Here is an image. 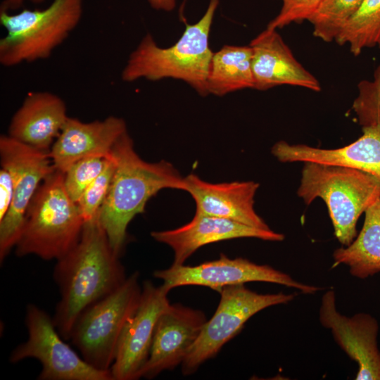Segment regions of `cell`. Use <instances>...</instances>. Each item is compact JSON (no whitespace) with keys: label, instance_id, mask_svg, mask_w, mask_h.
Returning <instances> with one entry per match:
<instances>
[{"label":"cell","instance_id":"obj_14","mask_svg":"<svg viewBox=\"0 0 380 380\" xmlns=\"http://www.w3.org/2000/svg\"><path fill=\"white\" fill-rule=\"evenodd\" d=\"M206 321L200 310L170 304L158 319L149 356L139 377L151 379L182 365Z\"/></svg>","mask_w":380,"mask_h":380},{"label":"cell","instance_id":"obj_11","mask_svg":"<svg viewBox=\"0 0 380 380\" xmlns=\"http://www.w3.org/2000/svg\"><path fill=\"white\" fill-rule=\"evenodd\" d=\"M163 280V286L169 291L187 285L210 288L218 293L222 288L248 282L262 281L293 288L305 294L315 293L322 289L293 279L290 275L267 265H258L242 258H229L224 254L215 260L196 266L172 265L153 272Z\"/></svg>","mask_w":380,"mask_h":380},{"label":"cell","instance_id":"obj_6","mask_svg":"<svg viewBox=\"0 0 380 380\" xmlns=\"http://www.w3.org/2000/svg\"><path fill=\"white\" fill-rule=\"evenodd\" d=\"M84 0H53L42 10L17 13L0 10L6 34L0 40V63L14 67L50 57L79 24Z\"/></svg>","mask_w":380,"mask_h":380},{"label":"cell","instance_id":"obj_24","mask_svg":"<svg viewBox=\"0 0 380 380\" xmlns=\"http://www.w3.org/2000/svg\"><path fill=\"white\" fill-rule=\"evenodd\" d=\"M363 0H323L309 22L315 37L325 42L335 41L347 21Z\"/></svg>","mask_w":380,"mask_h":380},{"label":"cell","instance_id":"obj_18","mask_svg":"<svg viewBox=\"0 0 380 380\" xmlns=\"http://www.w3.org/2000/svg\"><path fill=\"white\" fill-rule=\"evenodd\" d=\"M254 89L291 85L319 91L318 80L294 57L277 30L266 28L251 42Z\"/></svg>","mask_w":380,"mask_h":380},{"label":"cell","instance_id":"obj_29","mask_svg":"<svg viewBox=\"0 0 380 380\" xmlns=\"http://www.w3.org/2000/svg\"><path fill=\"white\" fill-rule=\"evenodd\" d=\"M13 196V182L8 172L0 170V221L6 215L11 204Z\"/></svg>","mask_w":380,"mask_h":380},{"label":"cell","instance_id":"obj_17","mask_svg":"<svg viewBox=\"0 0 380 380\" xmlns=\"http://www.w3.org/2000/svg\"><path fill=\"white\" fill-rule=\"evenodd\" d=\"M126 132L125 122L118 117L89 122L68 117L50 149V156L56 169L64 173L82 158L109 157L114 144Z\"/></svg>","mask_w":380,"mask_h":380},{"label":"cell","instance_id":"obj_16","mask_svg":"<svg viewBox=\"0 0 380 380\" xmlns=\"http://www.w3.org/2000/svg\"><path fill=\"white\" fill-rule=\"evenodd\" d=\"M184 191L196 203V214L231 220L248 226L269 229L254 209L259 184L253 181L213 184L190 174L184 178Z\"/></svg>","mask_w":380,"mask_h":380},{"label":"cell","instance_id":"obj_1","mask_svg":"<svg viewBox=\"0 0 380 380\" xmlns=\"http://www.w3.org/2000/svg\"><path fill=\"white\" fill-rule=\"evenodd\" d=\"M99 217L84 222L81 237L56 260L53 278L61 293L53 320L65 340L80 315L117 289L127 279Z\"/></svg>","mask_w":380,"mask_h":380},{"label":"cell","instance_id":"obj_28","mask_svg":"<svg viewBox=\"0 0 380 380\" xmlns=\"http://www.w3.org/2000/svg\"><path fill=\"white\" fill-rule=\"evenodd\" d=\"M279 13L268 23L267 28L277 30L292 23H300L311 18L323 0H281Z\"/></svg>","mask_w":380,"mask_h":380},{"label":"cell","instance_id":"obj_31","mask_svg":"<svg viewBox=\"0 0 380 380\" xmlns=\"http://www.w3.org/2000/svg\"><path fill=\"white\" fill-rule=\"evenodd\" d=\"M45 1L46 0H3L1 8L9 11L21 7L25 1H30L33 4H39Z\"/></svg>","mask_w":380,"mask_h":380},{"label":"cell","instance_id":"obj_10","mask_svg":"<svg viewBox=\"0 0 380 380\" xmlns=\"http://www.w3.org/2000/svg\"><path fill=\"white\" fill-rule=\"evenodd\" d=\"M25 324L27 340L12 351L11 362L37 359L42 366L40 380H113L110 371L92 367L65 343L53 319L43 310L29 305Z\"/></svg>","mask_w":380,"mask_h":380},{"label":"cell","instance_id":"obj_30","mask_svg":"<svg viewBox=\"0 0 380 380\" xmlns=\"http://www.w3.org/2000/svg\"><path fill=\"white\" fill-rule=\"evenodd\" d=\"M150 6L156 10L171 11L176 6V0H148Z\"/></svg>","mask_w":380,"mask_h":380},{"label":"cell","instance_id":"obj_23","mask_svg":"<svg viewBox=\"0 0 380 380\" xmlns=\"http://www.w3.org/2000/svg\"><path fill=\"white\" fill-rule=\"evenodd\" d=\"M335 42L340 45H348L354 56L360 55L366 48L380 49V0H363Z\"/></svg>","mask_w":380,"mask_h":380},{"label":"cell","instance_id":"obj_7","mask_svg":"<svg viewBox=\"0 0 380 380\" xmlns=\"http://www.w3.org/2000/svg\"><path fill=\"white\" fill-rule=\"evenodd\" d=\"M135 272L114 291L86 308L70 340L92 367L110 371L123 330L139 303L142 286Z\"/></svg>","mask_w":380,"mask_h":380},{"label":"cell","instance_id":"obj_26","mask_svg":"<svg viewBox=\"0 0 380 380\" xmlns=\"http://www.w3.org/2000/svg\"><path fill=\"white\" fill-rule=\"evenodd\" d=\"M110 156L82 158L70 165L64 172V186L72 201L75 203L78 201L86 189L103 171Z\"/></svg>","mask_w":380,"mask_h":380},{"label":"cell","instance_id":"obj_13","mask_svg":"<svg viewBox=\"0 0 380 380\" xmlns=\"http://www.w3.org/2000/svg\"><path fill=\"white\" fill-rule=\"evenodd\" d=\"M169 291L151 281L142 285L138 307L127 323L110 369L113 380L140 379V372L148 360L156 322L170 304Z\"/></svg>","mask_w":380,"mask_h":380},{"label":"cell","instance_id":"obj_15","mask_svg":"<svg viewBox=\"0 0 380 380\" xmlns=\"http://www.w3.org/2000/svg\"><path fill=\"white\" fill-rule=\"evenodd\" d=\"M151 235L173 250L172 265H184L196 250L209 243L238 238L270 241L284 239V234L271 229L256 228L225 218L196 213L189 222L179 228L152 232Z\"/></svg>","mask_w":380,"mask_h":380},{"label":"cell","instance_id":"obj_3","mask_svg":"<svg viewBox=\"0 0 380 380\" xmlns=\"http://www.w3.org/2000/svg\"><path fill=\"white\" fill-rule=\"evenodd\" d=\"M218 5L219 0H210L202 18L194 24H186L179 39L170 47H160L152 35L146 34L130 53L121 79L132 82L173 78L186 82L201 96L208 95L213 56L209 35Z\"/></svg>","mask_w":380,"mask_h":380},{"label":"cell","instance_id":"obj_12","mask_svg":"<svg viewBox=\"0 0 380 380\" xmlns=\"http://www.w3.org/2000/svg\"><path fill=\"white\" fill-rule=\"evenodd\" d=\"M320 324L330 329L340 348L358 366L356 380H380V350L378 346L379 323L371 315L357 313L351 317L336 309L334 291L322 297L319 310Z\"/></svg>","mask_w":380,"mask_h":380},{"label":"cell","instance_id":"obj_4","mask_svg":"<svg viewBox=\"0 0 380 380\" xmlns=\"http://www.w3.org/2000/svg\"><path fill=\"white\" fill-rule=\"evenodd\" d=\"M63 178L64 173L55 170L38 187L15 246L18 256L35 255L58 260L79 241L84 220L77 203L68 196Z\"/></svg>","mask_w":380,"mask_h":380},{"label":"cell","instance_id":"obj_9","mask_svg":"<svg viewBox=\"0 0 380 380\" xmlns=\"http://www.w3.org/2000/svg\"><path fill=\"white\" fill-rule=\"evenodd\" d=\"M49 151L35 148L8 135L0 137L1 165L10 174L13 187L11 204L0 221L1 262L17 244L27 210L38 187L56 170Z\"/></svg>","mask_w":380,"mask_h":380},{"label":"cell","instance_id":"obj_21","mask_svg":"<svg viewBox=\"0 0 380 380\" xmlns=\"http://www.w3.org/2000/svg\"><path fill=\"white\" fill-rule=\"evenodd\" d=\"M331 267H349L350 274L366 279L380 272V198L365 212L361 231L353 242L333 253Z\"/></svg>","mask_w":380,"mask_h":380},{"label":"cell","instance_id":"obj_25","mask_svg":"<svg viewBox=\"0 0 380 380\" xmlns=\"http://www.w3.org/2000/svg\"><path fill=\"white\" fill-rule=\"evenodd\" d=\"M352 110L362 128H380V63L372 80H365L358 83Z\"/></svg>","mask_w":380,"mask_h":380},{"label":"cell","instance_id":"obj_27","mask_svg":"<svg viewBox=\"0 0 380 380\" xmlns=\"http://www.w3.org/2000/svg\"><path fill=\"white\" fill-rule=\"evenodd\" d=\"M115 168V163L111 155L103 171L86 189L77 202L84 222L99 217L110 189Z\"/></svg>","mask_w":380,"mask_h":380},{"label":"cell","instance_id":"obj_22","mask_svg":"<svg viewBox=\"0 0 380 380\" xmlns=\"http://www.w3.org/2000/svg\"><path fill=\"white\" fill-rule=\"evenodd\" d=\"M253 53L250 46H224L213 53L207 82L208 94L224 96L254 89Z\"/></svg>","mask_w":380,"mask_h":380},{"label":"cell","instance_id":"obj_8","mask_svg":"<svg viewBox=\"0 0 380 380\" xmlns=\"http://www.w3.org/2000/svg\"><path fill=\"white\" fill-rule=\"evenodd\" d=\"M219 293L220 300L215 312L205 322L182 363L185 376L193 374L203 362L215 357L254 315L270 306L287 304L297 296L296 293L283 292L258 293L244 284L224 286Z\"/></svg>","mask_w":380,"mask_h":380},{"label":"cell","instance_id":"obj_2","mask_svg":"<svg viewBox=\"0 0 380 380\" xmlns=\"http://www.w3.org/2000/svg\"><path fill=\"white\" fill-rule=\"evenodd\" d=\"M111 155L115 168L99 220L112 248L120 256L127 227L137 215L144 212L148 200L163 189L184 190V182L171 163L142 160L127 132L117 140Z\"/></svg>","mask_w":380,"mask_h":380},{"label":"cell","instance_id":"obj_5","mask_svg":"<svg viewBox=\"0 0 380 380\" xmlns=\"http://www.w3.org/2000/svg\"><path fill=\"white\" fill-rule=\"evenodd\" d=\"M297 195L307 205L317 198L327 205L334 235L343 246L357 236V222L380 198V182L352 167L304 162Z\"/></svg>","mask_w":380,"mask_h":380},{"label":"cell","instance_id":"obj_19","mask_svg":"<svg viewBox=\"0 0 380 380\" xmlns=\"http://www.w3.org/2000/svg\"><path fill=\"white\" fill-rule=\"evenodd\" d=\"M362 130L358 139L341 148H321L279 141L272 146V153L281 163L315 162L352 167L380 182V128L368 127Z\"/></svg>","mask_w":380,"mask_h":380},{"label":"cell","instance_id":"obj_20","mask_svg":"<svg viewBox=\"0 0 380 380\" xmlns=\"http://www.w3.org/2000/svg\"><path fill=\"white\" fill-rule=\"evenodd\" d=\"M68 118L65 103L58 95L49 91L30 92L13 115L8 135L49 151Z\"/></svg>","mask_w":380,"mask_h":380}]
</instances>
